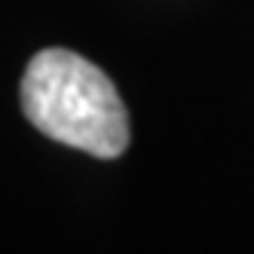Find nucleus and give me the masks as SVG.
Here are the masks:
<instances>
[{"label":"nucleus","mask_w":254,"mask_h":254,"mask_svg":"<svg viewBox=\"0 0 254 254\" xmlns=\"http://www.w3.org/2000/svg\"><path fill=\"white\" fill-rule=\"evenodd\" d=\"M22 111L37 132L98 159L129 147V114L111 77L70 49H43L22 77Z\"/></svg>","instance_id":"obj_1"}]
</instances>
